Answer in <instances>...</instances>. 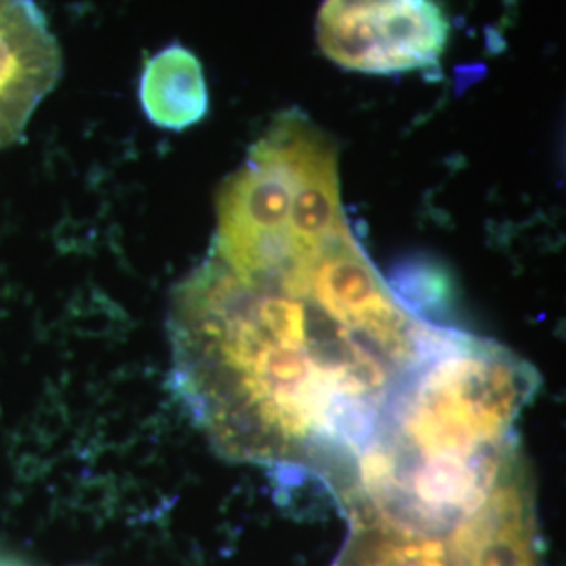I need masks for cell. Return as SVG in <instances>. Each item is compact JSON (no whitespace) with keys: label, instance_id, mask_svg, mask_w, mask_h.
<instances>
[{"label":"cell","instance_id":"52a82bcc","mask_svg":"<svg viewBox=\"0 0 566 566\" xmlns=\"http://www.w3.org/2000/svg\"><path fill=\"white\" fill-rule=\"evenodd\" d=\"M348 535L329 566H451L446 533H426L374 516H348Z\"/></svg>","mask_w":566,"mask_h":566},{"label":"cell","instance_id":"5b68a950","mask_svg":"<svg viewBox=\"0 0 566 566\" xmlns=\"http://www.w3.org/2000/svg\"><path fill=\"white\" fill-rule=\"evenodd\" d=\"M61 74L60 42L36 0H0V149L21 142Z\"/></svg>","mask_w":566,"mask_h":566},{"label":"cell","instance_id":"3957f363","mask_svg":"<svg viewBox=\"0 0 566 566\" xmlns=\"http://www.w3.org/2000/svg\"><path fill=\"white\" fill-rule=\"evenodd\" d=\"M449 21L437 0H325L317 42L325 57L361 74H401L437 65Z\"/></svg>","mask_w":566,"mask_h":566},{"label":"cell","instance_id":"8992f818","mask_svg":"<svg viewBox=\"0 0 566 566\" xmlns=\"http://www.w3.org/2000/svg\"><path fill=\"white\" fill-rule=\"evenodd\" d=\"M139 97L147 118L160 128L185 130L202 122L210 107L202 63L185 46H166L147 61Z\"/></svg>","mask_w":566,"mask_h":566},{"label":"cell","instance_id":"277c9868","mask_svg":"<svg viewBox=\"0 0 566 566\" xmlns=\"http://www.w3.org/2000/svg\"><path fill=\"white\" fill-rule=\"evenodd\" d=\"M451 566H544L535 481L523 449L485 500L446 531Z\"/></svg>","mask_w":566,"mask_h":566},{"label":"cell","instance_id":"7a4b0ae2","mask_svg":"<svg viewBox=\"0 0 566 566\" xmlns=\"http://www.w3.org/2000/svg\"><path fill=\"white\" fill-rule=\"evenodd\" d=\"M539 385L506 346L437 325L334 491L344 512L426 533L458 525L521 451L518 420Z\"/></svg>","mask_w":566,"mask_h":566},{"label":"cell","instance_id":"6da1fadb","mask_svg":"<svg viewBox=\"0 0 566 566\" xmlns=\"http://www.w3.org/2000/svg\"><path fill=\"white\" fill-rule=\"evenodd\" d=\"M437 325L350 227L311 256L252 273L208 254L172 292V382L223 458L315 472L334 491Z\"/></svg>","mask_w":566,"mask_h":566}]
</instances>
